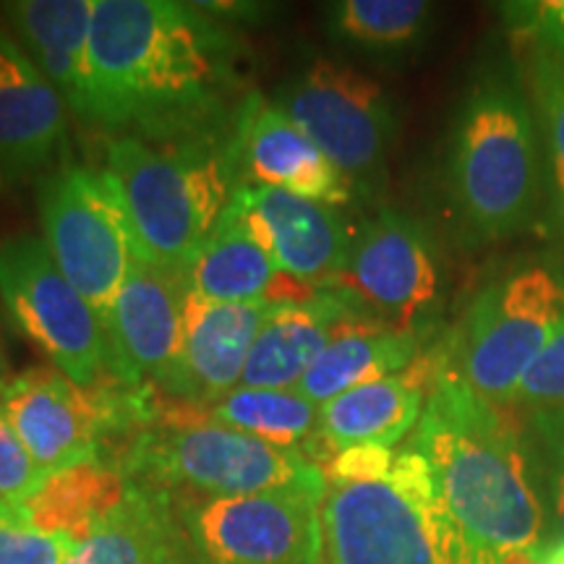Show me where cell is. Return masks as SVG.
Listing matches in <instances>:
<instances>
[{
    "label": "cell",
    "mask_w": 564,
    "mask_h": 564,
    "mask_svg": "<svg viewBox=\"0 0 564 564\" xmlns=\"http://www.w3.org/2000/svg\"><path fill=\"white\" fill-rule=\"evenodd\" d=\"M241 51L196 3L95 0L84 123L152 144L225 137L241 108Z\"/></svg>",
    "instance_id": "obj_1"
},
{
    "label": "cell",
    "mask_w": 564,
    "mask_h": 564,
    "mask_svg": "<svg viewBox=\"0 0 564 564\" xmlns=\"http://www.w3.org/2000/svg\"><path fill=\"white\" fill-rule=\"evenodd\" d=\"M411 449L432 468L444 510L491 564L512 549L539 546L544 510L514 421L442 361Z\"/></svg>",
    "instance_id": "obj_2"
},
{
    "label": "cell",
    "mask_w": 564,
    "mask_h": 564,
    "mask_svg": "<svg viewBox=\"0 0 564 564\" xmlns=\"http://www.w3.org/2000/svg\"><path fill=\"white\" fill-rule=\"evenodd\" d=\"M449 204L474 243L525 230L546 192L539 121L523 76L484 70L457 110L447 154Z\"/></svg>",
    "instance_id": "obj_3"
},
{
    "label": "cell",
    "mask_w": 564,
    "mask_h": 564,
    "mask_svg": "<svg viewBox=\"0 0 564 564\" xmlns=\"http://www.w3.org/2000/svg\"><path fill=\"white\" fill-rule=\"evenodd\" d=\"M232 133L171 144L137 137L108 141L100 175L139 262L186 278L236 192Z\"/></svg>",
    "instance_id": "obj_4"
},
{
    "label": "cell",
    "mask_w": 564,
    "mask_h": 564,
    "mask_svg": "<svg viewBox=\"0 0 564 564\" xmlns=\"http://www.w3.org/2000/svg\"><path fill=\"white\" fill-rule=\"evenodd\" d=\"M322 564H491L444 510L423 455H394L382 481L327 484Z\"/></svg>",
    "instance_id": "obj_5"
},
{
    "label": "cell",
    "mask_w": 564,
    "mask_h": 564,
    "mask_svg": "<svg viewBox=\"0 0 564 564\" xmlns=\"http://www.w3.org/2000/svg\"><path fill=\"white\" fill-rule=\"evenodd\" d=\"M123 474L167 489L181 499L249 497L291 486L327 484L319 465L299 449H282L232 432L196 413H173L144 429L126 449Z\"/></svg>",
    "instance_id": "obj_6"
},
{
    "label": "cell",
    "mask_w": 564,
    "mask_h": 564,
    "mask_svg": "<svg viewBox=\"0 0 564 564\" xmlns=\"http://www.w3.org/2000/svg\"><path fill=\"white\" fill-rule=\"evenodd\" d=\"M564 316V278L541 264L494 280L440 345L442 369L494 405H510L520 379Z\"/></svg>",
    "instance_id": "obj_7"
},
{
    "label": "cell",
    "mask_w": 564,
    "mask_h": 564,
    "mask_svg": "<svg viewBox=\"0 0 564 564\" xmlns=\"http://www.w3.org/2000/svg\"><path fill=\"white\" fill-rule=\"evenodd\" d=\"M272 102L333 160L352 194L371 196L382 188L398 121L377 79L314 58L274 91Z\"/></svg>",
    "instance_id": "obj_8"
},
{
    "label": "cell",
    "mask_w": 564,
    "mask_h": 564,
    "mask_svg": "<svg viewBox=\"0 0 564 564\" xmlns=\"http://www.w3.org/2000/svg\"><path fill=\"white\" fill-rule=\"evenodd\" d=\"M0 303L53 369L79 387L100 384L110 369L102 322L61 272L42 236L19 232L0 241Z\"/></svg>",
    "instance_id": "obj_9"
},
{
    "label": "cell",
    "mask_w": 564,
    "mask_h": 564,
    "mask_svg": "<svg viewBox=\"0 0 564 564\" xmlns=\"http://www.w3.org/2000/svg\"><path fill=\"white\" fill-rule=\"evenodd\" d=\"M0 403L45 478L97 460L108 436L150 419L139 390L79 387L58 369L13 373Z\"/></svg>",
    "instance_id": "obj_10"
},
{
    "label": "cell",
    "mask_w": 564,
    "mask_h": 564,
    "mask_svg": "<svg viewBox=\"0 0 564 564\" xmlns=\"http://www.w3.org/2000/svg\"><path fill=\"white\" fill-rule=\"evenodd\" d=\"M42 241L100 322L133 262L129 230L100 171L53 167L37 181Z\"/></svg>",
    "instance_id": "obj_11"
},
{
    "label": "cell",
    "mask_w": 564,
    "mask_h": 564,
    "mask_svg": "<svg viewBox=\"0 0 564 564\" xmlns=\"http://www.w3.org/2000/svg\"><path fill=\"white\" fill-rule=\"evenodd\" d=\"M324 491L327 484H306L178 502L207 564H322Z\"/></svg>",
    "instance_id": "obj_12"
},
{
    "label": "cell",
    "mask_w": 564,
    "mask_h": 564,
    "mask_svg": "<svg viewBox=\"0 0 564 564\" xmlns=\"http://www.w3.org/2000/svg\"><path fill=\"white\" fill-rule=\"evenodd\" d=\"M333 291L384 327L419 333L421 319L440 301V259L429 230L400 209H382L352 243Z\"/></svg>",
    "instance_id": "obj_13"
},
{
    "label": "cell",
    "mask_w": 564,
    "mask_h": 564,
    "mask_svg": "<svg viewBox=\"0 0 564 564\" xmlns=\"http://www.w3.org/2000/svg\"><path fill=\"white\" fill-rule=\"evenodd\" d=\"M183 301L186 278L133 262L102 319L110 348V371L121 384L139 390L154 382L175 394L183 352Z\"/></svg>",
    "instance_id": "obj_14"
},
{
    "label": "cell",
    "mask_w": 564,
    "mask_h": 564,
    "mask_svg": "<svg viewBox=\"0 0 564 564\" xmlns=\"http://www.w3.org/2000/svg\"><path fill=\"white\" fill-rule=\"evenodd\" d=\"M228 204L282 274L314 291H333L337 285L352 232L333 204L267 186L236 188Z\"/></svg>",
    "instance_id": "obj_15"
},
{
    "label": "cell",
    "mask_w": 564,
    "mask_h": 564,
    "mask_svg": "<svg viewBox=\"0 0 564 564\" xmlns=\"http://www.w3.org/2000/svg\"><path fill=\"white\" fill-rule=\"evenodd\" d=\"M236 188H280L301 199L340 204L352 199L350 183L312 139L274 102L249 91L238 108L232 133Z\"/></svg>",
    "instance_id": "obj_16"
},
{
    "label": "cell",
    "mask_w": 564,
    "mask_h": 564,
    "mask_svg": "<svg viewBox=\"0 0 564 564\" xmlns=\"http://www.w3.org/2000/svg\"><path fill=\"white\" fill-rule=\"evenodd\" d=\"M436 373H440V352L434 348L426 356L415 358L405 371L337 394L329 403L319 405L316 436L303 453L308 460L312 457L329 460L340 449L358 444L394 447L413 426H419Z\"/></svg>",
    "instance_id": "obj_17"
},
{
    "label": "cell",
    "mask_w": 564,
    "mask_h": 564,
    "mask_svg": "<svg viewBox=\"0 0 564 564\" xmlns=\"http://www.w3.org/2000/svg\"><path fill=\"white\" fill-rule=\"evenodd\" d=\"M66 144V102L9 34H0V181L53 171Z\"/></svg>",
    "instance_id": "obj_18"
},
{
    "label": "cell",
    "mask_w": 564,
    "mask_h": 564,
    "mask_svg": "<svg viewBox=\"0 0 564 564\" xmlns=\"http://www.w3.org/2000/svg\"><path fill=\"white\" fill-rule=\"evenodd\" d=\"M274 303H209L186 291L183 352L173 398L209 408L241 387L253 340Z\"/></svg>",
    "instance_id": "obj_19"
},
{
    "label": "cell",
    "mask_w": 564,
    "mask_h": 564,
    "mask_svg": "<svg viewBox=\"0 0 564 564\" xmlns=\"http://www.w3.org/2000/svg\"><path fill=\"white\" fill-rule=\"evenodd\" d=\"M66 564H207L175 494L129 478L123 499L76 544Z\"/></svg>",
    "instance_id": "obj_20"
},
{
    "label": "cell",
    "mask_w": 564,
    "mask_h": 564,
    "mask_svg": "<svg viewBox=\"0 0 564 564\" xmlns=\"http://www.w3.org/2000/svg\"><path fill=\"white\" fill-rule=\"evenodd\" d=\"M0 9L21 51L53 84L66 108L84 121L95 0H13Z\"/></svg>",
    "instance_id": "obj_21"
},
{
    "label": "cell",
    "mask_w": 564,
    "mask_h": 564,
    "mask_svg": "<svg viewBox=\"0 0 564 564\" xmlns=\"http://www.w3.org/2000/svg\"><path fill=\"white\" fill-rule=\"evenodd\" d=\"M419 356L421 333H403L379 324L348 329L324 348L295 390L314 405H324L337 394L405 371Z\"/></svg>",
    "instance_id": "obj_22"
},
{
    "label": "cell",
    "mask_w": 564,
    "mask_h": 564,
    "mask_svg": "<svg viewBox=\"0 0 564 564\" xmlns=\"http://www.w3.org/2000/svg\"><path fill=\"white\" fill-rule=\"evenodd\" d=\"M278 274L274 259L228 204L188 267L186 291L209 303H259Z\"/></svg>",
    "instance_id": "obj_23"
},
{
    "label": "cell",
    "mask_w": 564,
    "mask_h": 564,
    "mask_svg": "<svg viewBox=\"0 0 564 564\" xmlns=\"http://www.w3.org/2000/svg\"><path fill=\"white\" fill-rule=\"evenodd\" d=\"M126 489H129V476L123 474V468L97 457L51 476L37 494H32L13 512L42 533L66 535L79 544L121 502Z\"/></svg>",
    "instance_id": "obj_24"
},
{
    "label": "cell",
    "mask_w": 564,
    "mask_h": 564,
    "mask_svg": "<svg viewBox=\"0 0 564 564\" xmlns=\"http://www.w3.org/2000/svg\"><path fill=\"white\" fill-rule=\"evenodd\" d=\"M432 19L426 0H340L327 9V34L348 51L394 61L419 51Z\"/></svg>",
    "instance_id": "obj_25"
},
{
    "label": "cell",
    "mask_w": 564,
    "mask_h": 564,
    "mask_svg": "<svg viewBox=\"0 0 564 564\" xmlns=\"http://www.w3.org/2000/svg\"><path fill=\"white\" fill-rule=\"evenodd\" d=\"M204 419L274 444V447L299 449L303 455L306 444L316 436L319 405L303 398L299 390L236 387L223 400L212 403L204 411Z\"/></svg>",
    "instance_id": "obj_26"
},
{
    "label": "cell",
    "mask_w": 564,
    "mask_h": 564,
    "mask_svg": "<svg viewBox=\"0 0 564 564\" xmlns=\"http://www.w3.org/2000/svg\"><path fill=\"white\" fill-rule=\"evenodd\" d=\"M523 34L531 40L528 82L544 144L549 220L564 241V40L541 32Z\"/></svg>",
    "instance_id": "obj_27"
},
{
    "label": "cell",
    "mask_w": 564,
    "mask_h": 564,
    "mask_svg": "<svg viewBox=\"0 0 564 564\" xmlns=\"http://www.w3.org/2000/svg\"><path fill=\"white\" fill-rule=\"evenodd\" d=\"M510 405L525 408L535 415L564 408V316L552 340L520 379Z\"/></svg>",
    "instance_id": "obj_28"
},
{
    "label": "cell",
    "mask_w": 564,
    "mask_h": 564,
    "mask_svg": "<svg viewBox=\"0 0 564 564\" xmlns=\"http://www.w3.org/2000/svg\"><path fill=\"white\" fill-rule=\"evenodd\" d=\"M76 541L42 533L26 525L17 512L0 514V564H66Z\"/></svg>",
    "instance_id": "obj_29"
},
{
    "label": "cell",
    "mask_w": 564,
    "mask_h": 564,
    "mask_svg": "<svg viewBox=\"0 0 564 564\" xmlns=\"http://www.w3.org/2000/svg\"><path fill=\"white\" fill-rule=\"evenodd\" d=\"M45 481L47 478L26 453L24 442L0 403V502L17 510L32 494H37Z\"/></svg>",
    "instance_id": "obj_30"
},
{
    "label": "cell",
    "mask_w": 564,
    "mask_h": 564,
    "mask_svg": "<svg viewBox=\"0 0 564 564\" xmlns=\"http://www.w3.org/2000/svg\"><path fill=\"white\" fill-rule=\"evenodd\" d=\"M394 463L392 449L379 447V444H358L335 453L327 460L324 478L327 484H364V481H382L390 476Z\"/></svg>",
    "instance_id": "obj_31"
},
{
    "label": "cell",
    "mask_w": 564,
    "mask_h": 564,
    "mask_svg": "<svg viewBox=\"0 0 564 564\" xmlns=\"http://www.w3.org/2000/svg\"><path fill=\"white\" fill-rule=\"evenodd\" d=\"M196 9L207 13V17L217 21H246V19H262L264 6L259 3H212V0H204V3H196Z\"/></svg>",
    "instance_id": "obj_32"
},
{
    "label": "cell",
    "mask_w": 564,
    "mask_h": 564,
    "mask_svg": "<svg viewBox=\"0 0 564 564\" xmlns=\"http://www.w3.org/2000/svg\"><path fill=\"white\" fill-rule=\"evenodd\" d=\"M497 564H544V546L512 549V552L499 556Z\"/></svg>",
    "instance_id": "obj_33"
},
{
    "label": "cell",
    "mask_w": 564,
    "mask_h": 564,
    "mask_svg": "<svg viewBox=\"0 0 564 564\" xmlns=\"http://www.w3.org/2000/svg\"><path fill=\"white\" fill-rule=\"evenodd\" d=\"M554 518H556V531H560V541H564V463L556 474L554 484Z\"/></svg>",
    "instance_id": "obj_34"
},
{
    "label": "cell",
    "mask_w": 564,
    "mask_h": 564,
    "mask_svg": "<svg viewBox=\"0 0 564 564\" xmlns=\"http://www.w3.org/2000/svg\"><path fill=\"white\" fill-rule=\"evenodd\" d=\"M13 379L11 373V364H9V352H6V343L3 337H0V392L6 390V384H9Z\"/></svg>",
    "instance_id": "obj_35"
},
{
    "label": "cell",
    "mask_w": 564,
    "mask_h": 564,
    "mask_svg": "<svg viewBox=\"0 0 564 564\" xmlns=\"http://www.w3.org/2000/svg\"><path fill=\"white\" fill-rule=\"evenodd\" d=\"M544 564H564V541H554L544 549Z\"/></svg>",
    "instance_id": "obj_36"
},
{
    "label": "cell",
    "mask_w": 564,
    "mask_h": 564,
    "mask_svg": "<svg viewBox=\"0 0 564 564\" xmlns=\"http://www.w3.org/2000/svg\"><path fill=\"white\" fill-rule=\"evenodd\" d=\"M6 512H13V510H11V507H6L3 502H0V514H6Z\"/></svg>",
    "instance_id": "obj_37"
}]
</instances>
